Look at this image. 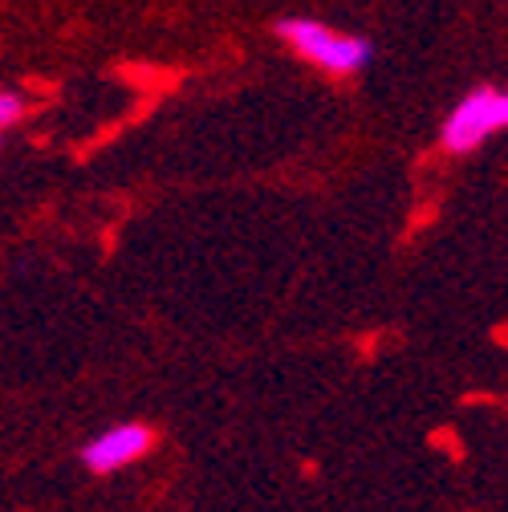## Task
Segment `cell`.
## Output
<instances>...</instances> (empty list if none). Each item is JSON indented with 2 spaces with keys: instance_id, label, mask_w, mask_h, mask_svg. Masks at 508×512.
Masks as SVG:
<instances>
[{
  "instance_id": "1",
  "label": "cell",
  "mask_w": 508,
  "mask_h": 512,
  "mask_svg": "<svg viewBox=\"0 0 508 512\" xmlns=\"http://www.w3.org/2000/svg\"><path fill=\"white\" fill-rule=\"evenodd\" d=\"M277 37L305 61L322 66L330 74H358L370 66V41L354 37V33H338L322 21H309V17H285L277 21Z\"/></svg>"
},
{
  "instance_id": "2",
  "label": "cell",
  "mask_w": 508,
  "mask_h": 512,
  "mask_svg": "<svg viewBox=\"0 0 508 512\" xmlns=\"http://www.w3.org/2000/svg\"><path fill=\"white\" fill-rule=\"evenodd\" d=\"M500 131H508V90L480 86V90L464 94L452 106V114L443 118L439 143H443V151H452V155H468V151H476L480 143H488Z\"/></svg>"
},
{
  "instance_id": "3",
  "label": "cell",
  "mask_w": 508,
  "mask_h": 512,
  "mask_svg": "<svg viewBox=\"0 0 508 512\" xmlns=\"http://www.w3.org/2000/svg\"><path fill=\"white\" fill-rule=\"evenodd\" d=\"M151 427L143 423H122V427H110L102 431L98 439H90L82 447V464L94 472V476H106V472H118L122 464H131L139 456L151 452Z\"/></svg>"
},
{
  "instance_id": "4",
  "label": "cell",
  "mask_w": 508,
  "mask_h": 512,
  "mask_svg": "<svg viewBox=\"0 0 508 512\" xmlns=\"http://www.w3.org/2000/svg\"><path fill=\"white\" fill-rule=\"evenodd\" d=\"M21 114H25V106H21V98L13 90L0 94V126H5V131H13V126L21 122Z\"/></svg>"
}]
</instances>
